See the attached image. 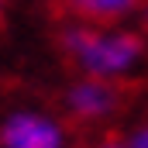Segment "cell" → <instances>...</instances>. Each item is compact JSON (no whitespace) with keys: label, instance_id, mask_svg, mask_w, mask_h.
<instances>
[{"label":"cell","instance_id":"1","mask_svg":"<svg viewBox=\"0 0 148 148\" xmlns=\"http://www.w3.org/2000/svg\"><path fill=\"white\" fill-rule=\"evenodd\" d=\"M59 48L79 76L124 83L145 66L148 38L127 24H86L69 21L59 28Z\"/></svg>","mask_w":148,"mask_h":148},{"label":"cell","instance_id":"2","mask_svg":"<svg viewBox=\"0 0 148 148\" xmlns=\"http://www.w3.org/2000/svg\"><path fill=\"white\" fill-rule=\"evenodd\" d=\"M0 148H73V131L45 107H14L0 117Z\"/></svg>","mask_w":148,"mask_h":148},{"label":"cell","instance_id":"3","mask_svg":"<svg viewBox=\"0 0 148 148\" xmlns=\"http://www.w3.org/2000/svg\"><path fill=\"white\" fill-rule=\"evenodd\" d=\"M124 107V90L121 83L93 79V76H76L62 90V114L76 124H103L117 117Z\"/></svg>","mask_w":148,"mask_h":148},{"label":"cell","instance_id":"4","mask_svg":"<svg viewBox=\"0 0 148 148\" xmlns=\"http://www.w3.org/2000/svg\"><path fill=\"white\" fill-rule=\"evenodd\" d=\"M145 0H62L66 14L86 24H124L141 10Z\"/></svg>","mask_w":148,"mask_h":148},{"label":"cell","instance_id":"5","mask_svg":"<svg viewBox=\"0 0 148 148\" xmlns=\"http://www.w3.org/2000/svg\"><path fill=\"white\" fill-rule=\"evenodd\" d=\"M124 141H127V148H148V121L134 124V127L124 134Z\"/></svg>","mask_w":148,"mask_h":148},{"label":"cell","instance_id":"6","mask_svg":"<svg viewBox=\"0 0 148 148\" xmlns=\"http://www.w3.org/2000/svg\"><path fill=\"white\" fill-rule=\"evenodd\" d=\"M90 148H127V141H124V138H117V134H107V138H97Z\"/></svg>","mask_w":148,"mask_h":148},{"label":"cell","instance_id":"7","mask_svg":"<svg viewBox=\"0 0 148 148\" xmlns=\"http://www.w3.org/2000/svg\"><path fill=\"white\" fill-rule=\"evenodd\" d=\"M3 3H7V0H0V10H3Z\"/></svg>","mask_w":148,"mask_h":148}]
</instances>
